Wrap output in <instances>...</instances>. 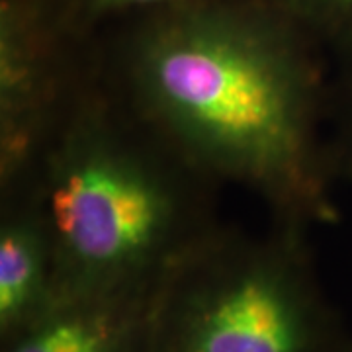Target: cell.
Masks as SVG:
<instances>
[{
    "mask_svg": "<svg viewBox=\"0 0 352 352\" xmlns=\"http://www.w3.org/2000/svg\"><path fill=\"white\" fill-rule=\"evenodd\" d=\"M102 71L217 184L251 190L278 223H337L323 50L278 2L210 0L151 12Z\"/></svg>",
    "mask_w": 352,
    "mask_h": 352,
    "instance_id": "obj_1",
    "label": "cell"
},
{
    "mask_svg": "<svg viewBox=\"0 0 352 352\" xmlns=\"http://www.w3.org/2000/svg\"><path fill=\"white\" fill-rule=\"evenodd\" d=\"M30 184L55 241L57 296L155 294L170 268L219 227V184L124 100L102 61Z\"/></svg>",
    "mask_w": 352,
    "mask_h": 352,
    "instance_id": "obj_2",
    "label": "cell"
},
{
    "mask_svg": "<svg viewBox=\"0 0 352 352\" xmlns=\"http://www.w3.org/2000/svg\"><path fill=\"white\" fill-rule=\"evenodd\" d=\"M307 229L217 227L155 292L143 352H352L317 282Z\"/></svg>",
    "mask_w": 352,
    "mask_h": 352,
    "instance_id": "obj_3",
    "label": "cell"
},
{
    "mask_svg": "<svg viewBox=\"0 0 352 352\" xmlns=\"http://www.w3.org/2000/svg\"><path fill=\"white\" fill-rule=\"evenodd\" d=\"M100 69L36 0L0 4V194L32 182L55 129Z\"/></svg>",
    "mask_w": 352,
    "mask_h": 352,
    "instance_id": "obj_4",
    "label": "cell"
},
{
    "mask_svg": "<svg viewBox=\"0 0 352 352\" xmlns=\"http://www.w3.org/2000/svg\"><path fill=\"white\" fill-rule=\"evenodd\" d=\"M0 342L38 319L57 298L50 219L32 184L0 194Z\"/></svg>",
    "mask_w": 352,
    "mask_h": 352,
    "instance_id": "obj_5",
    "label": "cell"
},
{
    "mask_svg": "<svg viewBox=\"0 0 352 352\" xmlns=\"http://www.w3.org/2000/svg\"><path fill=\"white\" fill-rule=\"evenodd\" d=\"M155 294H69L10 339L2 352H143Z\"/></svg>",
    "mask_w": 352,
    "mask_h": 352,
    "instance_id": "obj_6",
    "label": "cell"
},
{
    "mask_svg": "<svg viewBox=\"0 0 352 352\" xmlns=\"http://www.w3.org/2000/svg\"><path fill=\"white\" fill-rule=\"evenodd\" d=\"M294 22L342 63L352 61V0H280Z\"/></svg>",
    "mask_w": 352,
    "mask_h": 352,
    "instance_id": "obj_7",
    "label": "cell"
},
{
    "mask_svg": "<svg viewBox=\"0 0 352 352\" xmlns=\"http://www.w3.org/2000/svg\"><path fill=\"white\" fill-rule=\"evenodd\" d=\"M329 116H333L329 153L335 178H346L352 182V61L342 63L339 96L331 90Z\"/></svg>",
    "mask_w": 352,
    "mask_h": 352,
    "instance_id": "obj_8",
    "label": "cell"
},
{
    "mask_svg": "<svg viewBox=\"0 0 352 352\" xmlns=\"http://www.w3.org/2000/svg\"><path fill=\"white\" fill-rule=\"evenodd\" d=\"M201 2H210V0H78V8L82 14L102 18L108 14L135 12V10H145L149 14L161 12V10L201 4Z\"/></svg>",
    "mask_w": 352,
    "mask_h": 352,
    "instance_id": "obj_9",
    "label": "cell"
}]
</instances>
